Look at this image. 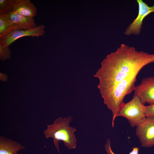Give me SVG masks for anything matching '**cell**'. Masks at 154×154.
I'll return each mask as SVG.
<instances>
[{
  "instance_id": "cell-1",
  "label": "cell",
  "mask_w": 154,
  "mask_h": 154,
  "mask_svg": "<svg viewBox=\"0 0 154 154\" xmlns=\"http://www.w3.org/2000/svg\"><path fill=\"white\" fill-rule=\"evenodd\" d=\"M152 62L154 54L121 44L115 52L107 55L94 75L99 80L98 87L102 97L107 96L120 82Z\"/></svg>"
},
{
  "instance_id": "cell-2",
  "label": "cell",
  "mask_w": 154,
  "mask_h": 154,
  "mask_svg": "<svg viewBox=\"0 0 154 154\" xmlns=\"http://www.w3.org/2000/svg\"><path fill=\"white\" fill-rule=\"evenodd\" d=\"M73 119L72 116L60 117L56 119L51 124L48 125L44 132L45 137L52 139L55 146L59 153V142H63L64 145L69 149L76 148L77 140L74 134L76 131L70 124Z\"/></svg>"
},
{
  "instance_id": "cell-3",
  "label": "cell",
  "mask_w": 154,
  "mask_h": 154,
  "mask_svg": "<svg viewBox=\"0 0 154 154\" xmlns=\"http://www.w3.org/2000/svg\"><path fill=\"white\" fill-rule=\"evenodd\" d=\"M119 116L126 118L131 127H136L146 117L145 106L134 95L131 100L124 103L118 115Z\"/></svg>"
},
{
  "instance_id": "cell-4",
  "label": "cell",
  "mask_w": 154,
  "mask_h": 154,
  "mask_svg": "<svg viewBox=\"0 0 154 154\" xmlns=\"http://www.w3.org/2000/svg\"><path fill=\"white\" fill-rule=\"evenodd\" d=\"M135 133L142 147L154 146V117H146L136 127Z\"/></svg>"
},
{
  "instance_id": "cell-5",
  "label": "cell",
  "mask_w": 154,
  "mask_h": 154,
  "mask_svg": "<svg viewBox=\"0 0 154 154\" xmlns=\"http://www.w3.org/2000/svg\"><path fill=\"white\" fill-rule=\"evenodd\" d=\"M45 28L44 25L42 24L29 29L13 30L0 38V42L9 46L14 42L23 37L43 36L45 33Z\"/></svg>"
},
{
  "instance_id": "cell-6",
  "label": "cell",
  "mask_w": 154,
  "mask_h": 154,
  "mask_svg": "<svg viewBox=\"0 0 154 154\" xmlns=\"http://www.w3.org/2000/svg\"><path fill=\"white\" fill-rule=\"evenodd\" d=\"M136 1L138 5V14L124 33L125 35L127 36L139 35L144 19L149 13L154 12V5L149 6L142 0H137Z\"/></svg>"
},
{
  "instance_id": "cell-7",
  "label": "cell",
  "mask_w": 154,
  "mask_h": 154,
  "mask_svg": "<svg viewBox=\"0 0 154 154\" xmlns=\"http://www.w3.org/2000/svg\"><path fill=\"white\" fill-rule=\"evenodd\" d=\"M134 95L138 97L144 104H154V76L143 79L135 87Z\"/></svg>"
},
{
  "instance_id": "cell-8",
  "label": "cell",
  "mask_w": 154,
  "mask_h": 154,
  "mask_svg": "<svg viewBox=\"0 0 154 154\" xmlns=\"http://www.w3.org/2000/svg\"><path fill=\"white\" fill-rule=\"evenodd\" d=\"M13 11L21 15L33 18L37 10L30 0H14Z\"/></svg>"
},
{
  "instance_id": "cell-9",
  "label": "cell",
  "mask_w": 154,
  "mask_h": 154,
  "mask_svg": "<svg viewBox=\"0 0 154 154\" xmlns=\"http://www.w3.org/2000/svg\"><path fill=\"white\" fill-rule=\"evenodd\" d=\"M25 147L18 142L4 136H0V154H16Z\"/></svg>"
},
{
  "instance_id": "cell-10",
  "label": "cell",
  "mask_w": 154,
  "mask_h": 154,
  "mask_svg": "<svg viewBox=\"0 0 154 154\" xmlns=\"http://www.w3.org/2000/svg\"><path fill=\"white\" fill-rule=\"evenodd\" d=\"M7 14L20 29H29L37 26L33 18L26 17L13 11Z\"/></svg>"
},
{
  "instance_id": "cell-11",
  "label": "cell",
  "mask_w": 154,
  "mask_h": 154,
  "mask_svg": "<svg viewBox=\"0 0 154 154\" xmlns=\"http://www.w3.org/2000/svg\"><path fill=\"white\" fill-rule=\"evenodd\" d=\"M18 29H20L12 21L7 14L0 15V38L12 30Z\"/></svg>"
},
{
  "instance_id": "cell-12",
  "label": "cell",
  "mask_w": 154,
  "mask_h": 154,
  "mask_svg": "<svg viewBox=\"0 0 154 154\" xmlns=\"http://www.w3.org/2000/svg\"><path fill=\"white\" fill-rule=\"evenodd\" d=\"M14 0H0V15L9 13L12 11Z\"/></svg>"
},
{
  "instance_id": "cell-13",
  "label": "cell",
  "mask_w": 154,
  "mask_h": 154,
  "mask_svg": "<svg viewBox=\"0 0 154 154\" xmlns=\"http://www.w3.org/2000/svg\"><path fill=\"white\" fill-rule=\"evenodd\" d=\"M11 56V51L8 46L0 42V58L2 60H5L9 58Z\"/></svg>"
},
{
  "instance_id": "cell-14",
  "label": "cell",
  "mask_w": 154,
  "mask_h": 154,
  "mask_svg": "<svg viewBox=\"0 0 154 154\" xmlns=\"http://www.w3.org/2000/svg\"><path fill=\"white\" fill-rule=\"evenodd\" d=\"M106 151L108 154H115L112 151L111 147V142L109 139H107L106 144L105 145ZM139 148L137 147L133 148L132 150L129 154H139Z\"/></svg>"
},
{
  "instance_id": "cell-15",
  "label": "cell",
  "mask_w": 154,
  "mask_h": 154,
  "mask_svg": "<svg viewBox=\"0 0 154 154\" xmlns=\"http://www.w3.org/2000/svg\"><path fill=\"white\" fill-rule=\"evenodd\" d=\"M145 114L146 117H154V104L145 106Z\"/></svg>"
},
{
  "instance_id": "cell-16",
  "label": "cell",
  "mask_w": 154,
  "mask_h": 154,
  "mask_svg": "<svg viewBox=\"0 0 154 154\" xmlns=\"http://www.w3.org/2000/svg\"><path fill=\"white\" fill-rule=\"evenodd\" d=\"M16 154H18V153H16Z\"/></svg>"
}]
</instances>
